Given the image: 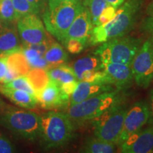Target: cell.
Wrapping results in <instances>:
<instances>
[{
    "instance_id": "cell-30",
    "label": "cell",
    "mask_w": 153,
    "mask_h": 153,
    "mask_svg": "<svg viewBox=\"0 0 153 153\" xmlns=\"http://www.w3.org/2000/svg\"><path fill=\"white\" fill-rule=\"evenodd\" d=\"M116 9L117 8L110 4L107 6L106 8L104 9V11L101 12L99 18L97 19V21L94 26H100V25L105 24L108 22H110L114 18L115 14H116V10H117Z\"/></svg>"
},
{
    "instance_id": "cell-12",
    "label": "cell",
    "mask_w": 153,
    "mask_h": 153,
    "mask_svg": "<svg viewBox=\"0 0 153 153\" xmlns=\"http://www.w3.org/2000/svg\"><path fill=\"white\" fill-rule=\"evenodd\" d=\"M36 97L42 108L48 110L64 108L70 102V97L61 90L60 86L51 80H49L46 86Z\"/></svg>"
},
{
    "instance_id": "cell-32",
    "label": "cell",
    "mask_w": 153,
    "mask_h": 153,
    "mask_svg": "<svg viewBox=\"0 0 153 153\" xmlns=\"http://www.w3.org/2000/svg\"><path fill=\"white\" fill-rule=\"evenodd\" d=\"M16 152V148L4 135L0 133V153H12Z\"/></svg>"
},
{
    "instance_id": "cell-9",
    "label": "cell",
    "mask_w": 153,
    "mask_h": 153,
    "mask_svg": "<svg viewBox=\"0 0 153 153\" xmlns=\"http://www.w3.org/2000/svg\"><path fill=\"white\" fill-rule=\"evenodd\" d=\"M150 109L147 101H139L133 104L126 112L118 145H120L132 134L135 133L148 122Z\"/></svg>"
},
{
    "instance_id": "cell-39",
    "label": "cell",
    "mask_w": 153,
    "mask_h": 153,
    "mask_svg": "<svg viewBox=\"0 0 153 153\" xmlns=\"http://www.w3.org/2000/svg\"></svg>"
},
{
    "instance_id": "cell-21",
    "label": "cell",
    "mask_w": 153,
    "mask_h": 153,
    "mask_svg": "<svg viewBox=\"0 0 153 153\" xmlns=\"http://www.w3.org/2000/svg\"><path fill=\"white\" fill-rule=\"evenodd\" d=\"M48 66L56 67L64 65L68 60V55L60 43L53 42L43 55Z\"/></svg>"
},
{
    "instance_id": "cell-25",
    "label": "cell",
    "mask_w": 153,
    "mask_h": 153,
    "mask_svg": "<svg viewBox=\"0 0 153 153\" xmlns=\"http://www.w3.org/2000/svg\"><path fill=\"white\" fill-rule=\"evenodd\" d=\"M22 50L31 68H37L46 69L48 67H49L46 60L44 58L43 55L40 54L35 50L26 46V45H24L23 48H22Z\"/></svg>"
},
{
    "instance_id": "cell-1",
    "label": "cell",
    "mask_w": 153,
    "mask_h": 153,
    "mask_svg": "<svg viewBox=\"0 0 153 153\" xmlns=\"http://www.w3.org/2000/svg\"><path fill=\"white\" fill-rule=\"evenodd\" d=\"M144 0H126L120 6L113 19L93 28L89 42L95 45L112 38L126 36L136 22Z\"/></svg>"
},
{
    "instance_id": "cell-11",
    "label": "cell",
    "mask_w": 153,
    "mask_h": 153,
    "mask_svg": "<svg viewBox=\"0 0 153 153\" xmlns=\"http://www.w3.org/2000/svg\"><path fill=\"white\" fill-rule=\"evenodd\" d=\"M120 146L123 153L153 152V126L133 133Z\"/></svg>"
},
{
    "instance_id": "cell-33",
    "label": "cell",
    "mask_w": 153,
    "mask_h": 153,
    "mask_svg": "<svg viewBox=\"0 0 153 153\" xmlns=\"http://www.w3.org/2000/svg\"><path fill=\"white\" fill-rule=\"evenodd\" d=\"M78 81H73L70 82H66V83L62 84L60 85L61 90L69 97H70L72 93L74 92V89L77 85Z\"/></svg>"
},
{
    "instance_id": "cell-3",
    "label": "cell",
    "mask_w": 153,
    "mask_h": 153,
    "mask_svg": "<svg viewBox=\"0 0 153 153\" xmlns=\"http://www.w3.org/2000/svg\"><path fill=\"white\" fill-rule=\"evenodd\" d=\"M83 7L82 0L71 1H48L43 14L45 29L62 43L65 36Z\"/></svg>"
},
{
    "instance_id": "cell-28",
    "label": "cell",
    "mask_w": 153,
    "mask_h": 153,
    "mask_svg": "<svg viewBox=\"0 0 153 153\" xmlns=\"http://www.w3.org/2000/svg\"><path fill=\"white\" fill-rule=\"evenodd\" d=\"M15 11L20 18L27 15L38 14L40 10L28 0H11Z\"/></svg>"
},
{
    "instance_id": "cell-17",
    "label": "cell",
    "mask_w": 153,
    "mask_h": 153,
    "mask_svg": "<svg viewBox=\"0 0 153 153\" xmlns=\"http://www.w3.org/2000/svg\"><path fill=\"white\" fill-rule=\"evenodd\" d=\"M0 91L14 104L26 109H33L38 104L36 96L27 91L4 87L1 88Z\"/></svg>"
},
{
    "instance_id": "cell-10",
    "label": "cell",
    "mask_w": 153,
    "mask_h": 153,
    "mask_svg": "<svg viewBox=\"0 0 153 153\" xmlns=\"http://www.w3.org/2000/svg\"><path fill=\"white\" fill-rule=\"evenodd\" d=\"M16 25L19 36L24 45L41 43L48 38L44 24L37 14L22 17Z\"/></svg>"
},
{
    "instance_id": "cell-31",
    "label": "cell",
    "mask_w": 153,
    "mask_h": 153,
    "mask_svg": "<svg viewBox=\"0 0 153 153\" xmlns=\"http://www.w3.org/2000/svg\"><path fill=\"white\" fill-rule=\"evenodd\" d=\"M63 45L66 47L68 51L72 54H78L80 53L85 48L86 43L81 40L76 38H70L65 42Z\"/></svg>"
},
{
    "instance_id": "cell-6",
    "label": "cell",
    "mask_w": 153,
    "mask_h": 153,
    "mask_svg": "<svg viewBox=\"0 0 153 153\" xmlns=\"http://www.w3.org/2000/svg\"><path fill=\"white\" fill-rule=\"evenodd\" d=\"M142 45L141 40L133 36H123L101 43L94 51L102 63H120L131 65Z\"/></svg>"
},
{
    "instance_id": "cell-23",
    "label": "cell",
    "mask_w": 153,
    "mask_h": 153,
    "mask_svg": "<svg viewBox=\"0 0 153 153\" xmlns=\"http://www.w3.org/2000/svg\"><path fill=\"white\" fill-rule=\"evenodd\" d=\"M26 76L35 90L36 96L46 86L50 80L46 69L44 68L30 69L26 74Z\"/></svg>"
},
{
    "instance_id": "cell-8",
    "label": "cell",
    "mask_w": 153,
    "mask_h": 153,
    "mask_svg": "<svg viewBox=\"0 0 153 153\" xmlns=\"http://www.w3.org/2000/svg\"><path fill=\"white\" fill-rule=\"evenodd\" d=\"M131 66L135 83L147 89L153 81V43L150 40L141 45Z\"/></svg>"
},
{
    "instance_id": "cell-13",
    "label": "cell",
    "mask_w": 153,
    "mask_h": 153,
    "mask_svg": "<svg viewBox=\"0 0 153 153\" xmlns=\"http://www.w3.org/2000/svg\"><path fill=\"white\" fill-rule=\"evenodd\" d=\"M101 70L106 73L108 83L122 90L131 87L134 79L131 65L120 63H101Z\"/></svg>"
},
{
    "instance_id": "cell-38",
    "label": "cell",
    "mask_w": 153,
    "mask_h": 153,
    "mask_svg": "<svg viewBox=\"0 0 153 153\" xmlns=\"http://www.w3.org/2000/svg\"><path fill=\"white\" fill-rule=\"evenodd\" d=\"M48 1H76V0H48Z\"/></svg>"
},
{
    "instance_id": "cell-35",
    "label": "cell",
    "mask_w": 153,
    "mask_h": 153,
    "mask_svg": "<svg viewBox=\"0 0 153 153\" xmlns=\"http://www.w3.org/2000/svg\"><path fill=\"white\" fill-rule=\"evenodd\" d=\"M149 106H150V117L149 120L153 126V89H151L149 93Z\"/></svg>"
},
{
    "instance_id": "cell-20",
    "label": "cell",
    "mask_w": 153,
    "mask_h": 153,
    "mask_svg": "<svg viewBox=\"0 0 153 153\" xmlns=\"http://www.w3.org/2000/svg\"><path fill=\"white\" fill-rule=\"evenodd\" d=\"M101 61L97 55L87 56L78 59L74 62L73 68L76 79L80 81L82 74L89 71L101 70Z\"/></svg>"
},
{
    "instance_id": "cell-14",
    "label": "cell",
    "mask_w": 153,
    "mask_h": 153,
    "mask_svg": "<svg viewBox=\"0 0 153 153\" xmlns=\"http://www.w3.org/2000/svg\"><path fill=\"white\" fill-rule=\"evenodd\" d=\"M92 29L93 24L90 13L83 6L68 28L62 43L64 44L65 42L70 38L81 40L85 43H87Z\"/></svg>"
},
{
    "instance_id": "cell-2",
    "label": "cell",
    "mask_w": 153,
    "mask_h": 153,
    "mask_svg": "<svg viewBox=\"0 0 153 153\" xmlns=\"http://www.w3.org/2000/svg\"><path fill=\"white\" fill-rule=\"evenodd\" d=\"M74 126L68 115L51 111L41 116L39 137L45 149L60 148L74 137Z\"/></svg>"
},
{
    "instance_id": "cell-19",
    "label": "cell",
    "mask_w": 153,
    "mask_h": 153,
    "mask_svg": "<svg viewBox=\"0 0 153 153\" xmlns=\"http://www.w3.org/2000/svg\"><path fill=\"white\" fill-rule=\"evenodd\" d=\"M115 143L103 140L97 137H89L85 140L79 152L85 153H113L116 152Z\"/></svg>"
},
{
    "instance_id": "cell-15",
    "label": "cell",
    "mask_w": 153,
    "mask_h": 153,
    "mask_svg": "<svg viewBox=\"0 0 153 153\" xmlns=\"http://www.w3.org/2000/svg\"><path fill=\"white\" fill-rule=\"evenodd\" d=\"M114 90H115L114 86L106 82L78 81L74 92L70 96L69 106L82 102L99 94Z\"/></svg>"
},
{
    "instance_id": "cell-24",
    "label": "cell",
    "mask_w": 153,
    "mask_h": 153,
    "mask_svg": "<svg viewBox=\"0 0 153 153\" xmlns=\"http://www.w3.org/2000/svg\"><path fill=\"white\" fill-rule=\"evenodd\" d=\"M19 19L11 0H0V22L16 24Z\"/></svg>"
},
{
    "instance_id": "cell-22",
    "label": "cell",
    "mask_w": 153,
    "mask_h": 153,
    "mask_svg": "<svg viewBox=\"0 0 153 153\" xmlns=\"http://www.w3.org/2000/svg\"><path fill=\"white\" fill-rule=\"evenodd\" d=\"M50 80L55 82L59 86L66 82L78 81L72 67L62 65L54 67L47 70Z\"/></svg>"
},
{
    "instance_id": "cell-37",
    "label": "cell",
    "mask_w": 153,
    "mask_h": 153,
    "mask_svg": "<svg viewBox=\"0 0 153 153\" xmlns=\"http://www.w3.org/2000/svg\"><path fill=\"white\" fill-rule=\"evenodd\" d=\"M32 4L35 6L36 8H38L39 10L43 7L44 4V0H28Z\"/></svg>"
},
{
    "instance_id": "cell-27",
    "label": "cell",
    "mask_w": 153,
    "mask_h": 153,
    "mask_svg": "<svg viewBox=\"0 0 153 153\" xmlns=\"http://www.w3.org/2000/svg\"><path fill=\"white\" fill-rule=\"evenodd\" d=\"M3 87L11 88V89H20V90L27 91V92L36 96L35 90H34L33 87H32L31 84H30L26 75L17 76V77L14 78V79L11 80L10 82H7L5 85H4Z\"/></svg>"
},
{
    "instance_id": "cell-18",
    "label": "cell",
    "mask_w": 153,
    "mask_h": 153,
    "mask_svg": "<svg viewBox=\"0 0 153 153\" xmlns=\"http://www.w3.org/2000/svg\"><path fill=\"white\" fill-rule=\"evenodd\" d=\"M8 68L16 74L17 76L26 75L31 69L22 48L6 55Z\"/></svg>"
},
{
    "instance_id": "cell-16",
    "label": "cell",
    "mask_w": 153,
    "mask_h": 153,
    "mask_svg": "<svg viewBox=\"0 0 153 153\" xmlns=\"http://www.w3.org/2000/svg\"><path fill=\"white\" fill-rule=\"evenodd\" d=\"M15 24L0 22V55L6 56L22 48Z\"/></svg>"
},
{
    "instance_id": "cell-26",
    "label": "cell",
    "mask_w": 153,
    "mask_h": 153,
    "mask_svg": "<svg viewBox=\"0 0 153 153\" xmlns=\"http://www.w3.org/2000/svg\"><path fill=\"white\" fill-rule=\"evenodd\" d=\"M82 3L90 13L93 26L95 25L101 12L109 5L106 0H82Z\"/></svg>"
},
{
    "instance_id": "cell-4",
    "label": "cell",
    "mask_w": 153,
    "mask_h": 153,
    "mask_svg": "<svg viewBox=\"0 0 153 153\" xmlns=\"http://www.w3.org/2000/svg\"><path fill=\"white\" fill-rule=\"evenodd\" d=\"M0 124L16 137L33 141L40 135L41 116L31 111L9 107L0 114Z\"/></svg>"
},
{
    "instance_id": "cell-36",
    "label": "cell",
    "mask_w": 153,
    "mask_h": 153,
    "mask_svg": "<svg viewBox=\"0 0 153 153\" xmlns=\"http://www.w3.org/2000/svg\"><path fill=\"white\" fill-rule=\"evenodd\" d=\"M106 1L110 5L116 7V8H118V7H119L120 6L126 1V0H106Z\"/></svg>"
},
{
    "instance_id": "cell-29",
    "label": "cell",
    "mask_w": 153,
    "mask_h": 153,
    "mask_svg": "<svg viewBox=\"0 0 153 153\" xmlns=\"http://www.w3.org/2000/svg\"><path fill=\"white\" fill-rule=\"evenodd\" d=\"M140 29L145 33H153V0L147 7L145 16L140 24Z\"/></svg>"
},
{
    "instance_id": "cell-7",
    "label": "cell",
    "mask_w": 153,
    "mask_h": 153,
    "mask_svg": "<svg viewBox=\"0 0 153 153\" xmlns=\"http://www.w3.org/2000/svg\"><path fill=\"white\" fill-rule=\"evenodd\" d=\"M127 110L118 104L91 120L94 136L117 144Z\"/></svg>"
},
{
    "instance_id": "cell-5",
    "label": "cell",
    "mask_w": 153,
    "mask_h": 153,
    "mask_svg": "<svg viewBox=\"0 0 153 153\" xmlns=\"http://www.w3.org/2000/svg\"><path fill=\"white\" fill-rule=\"evenodd\" d=\"M120 90L99 94L69 107L67 114L72 121L82 122L94 119L114 106L120 104Z\"/></svg>"
},
{
    "instance_id": "cell-34",
    "label": "cell",
    "mask_w": 153,
    "mask_h": 153,
    "mask_svg": "<svg viewBox=\"0 0 153 153\" xmlns=\"http://www.w3.org/2000/svg\"><path fill=\"white\" fill-rule=\"evenodd\" d=\"M8 70L7 58L5 56L0 55V84H4V78Z\"/></svg>"
}]
</instances>
